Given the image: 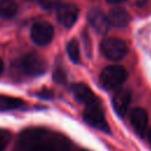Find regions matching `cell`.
I'll use <instances>...</instances> for the list:
<instances>
[{
    "instance_id": "6da1fadb",
    "label": "cell",
    "mask_w": 151,
    "mask_h": 151,
    "mask_svg": "<svg viewBox=\"0 0 151 151\" xmlns=\"http://www.w3.org/2000/svg\"><path fill=\"white\" fill-rule=\"evenodd\" d=\"M14 151H71V143L57 132L28 129L20 133Z\"/></svg>"
},
{
    "instance_id": "7a4b0ae2",
    "label": "cell",
    "mask_w": 151,
    "mask_h": 151,
    "mask_svg": "<svg viewBox=\"0 0 151 151\" xmlns=\"http://www.w3.org/2000/svg\"><path fill=\"white\" fill-rule=\"evenodd\" d=\"M17 68L29 77H38L46 71V61L35 53H27L22 55L15 64Z\"/></svg>"
},
{
    "instance_id": "3957f363",
    "label": "cell",
    "mask_w": 151,
    "mask_h": 151,
    "mask_svg": "<svg viewBox=\"0 0 151 151\" xmlns=\"http://www.w3.org/2000/svg\"><path fill=\"white\" fill-rule=\"evenodd\" d=\"M126 78H127V72L123 66L110 65L101 71L99 76V81L104 88L112 90L120 86L126 80Z\"/></svg>"
},
{
    "instance_id": "277c9868",
    "label": "cell",
    "mask_w": 151,
    "mask_h": 151,
    "mask_svg": "<svg viewBox=\"0 0 151 151\" xmlns=\"http://www.w3.org/2000/svg\"><path fill=\"white\" fill-rule=\"evenodd\" d=\"M101 53L109 60L118 61L123 59L127 53V45L124 40L118 38H106L100 45Z\"/></svg>"
},
{
    "instance_id": "5b68a950",
    "label": "cell",
    "mask_w": 151,
    "mask_h": 151,
    "mask_svg": "<svg viewBox=\"0 0 151 151\" xmlns=\"http://www.w3.org/2000/svg\"><path fill=\"white\" fill-rule=\"evenodd\" d=\"M53 37H54V28L47 21H38L31 28V38L39 46H45L50 44Z\"/></svg>"
},
{
    "instance_id": "8992f818",
    "label": "cell",
    "mask_w": 151,
    "mask_h": 151,
    "mask_svg": "<svg viewBox=\"0 0 151 151\" xmlns=\"http://www.w3.org/2000/svg\"><path fill=\"white\" fill-rule=\"evenodd\" d=\"M72 92L76 97V99L80 103H83L86 107H101L100 100L97 98V96L93 93V91L83 83L73 84Z\"/></svg>"
},
{
    "instance_id": "52a82bcc",
    "label": "cell",
    "mask_w": 151,
    "mask_h": 151,
    "mask_svg": "<svg viewBox=\"0 0 151 151\" xmlns=\"http://www.w3.org/2000/svg\"><path fill=\"white\" fill-rule=\"evenodd\" d=\"M83 118L88 125H91L105 133H110V126L105 119L101 107H86L84 110Z\"/></svg>"
},
{
    "instance_id": "ba28073f",
    "label": "cell",
    "mask_w": 151,
    "mask_h": 151,
    "mask_svg": "<svg viewBox=\"0 0 151 151\" xmlns=\"http://www.w3.org/2000/svg\"><path fill=\"white\" fill-rule=\"evenodd\" d=\"M78 7L73 4H64L58 7L57 19L65 27H72L78 19Z\"/></svg>"
},
{
    "instance_id": "9c48e42d",
    "label": "cell",
    "mask_w": 151,
    "mask_h": 151,
    "mask_svg": "<svg viewBox=\"0 0 151 151\" xmlns=\"http://www.w3.org/2000/svg\"><path fill=\"white\" fill-rule=\"evenodd\" d=\"M88 21L97 33L104 34L109 31L110 22L107 15L99 8H93L88 12Z\"/></svg>"
},
{
    "instance_id": "30bf717a",
    "label": "cell",
    "mask_w": 151,
    "mask_h": 151,
    "mask_svg": "<svg viewBox=\"0 0 151 151\" xmlns=\"http://www.w3.org/2000/svg\"><path fill=\"white\" fill-rule=\"evenodd\" d=\"M131 103V92L127 88H120L118 90L113 98H112V105L116 111V113L119 117H124L127 112V107Z\"/></svg>"
},
{
    "instance_id": "8fae6325",
    "label": "cell",
    "mask_w": 151,
    "mask_h": 151,
    "mask_svg": "<svg viewBox=\"0 0 151 151\" xmlns=\"http://www.w3.org/2000/svg\"><path fill=\"white\" fill-rule=\"evenodd\" d=\"M147 122H149V117H147V113L144 109L134 107L133 110H131V112H130V123H131L133 130L138 134L142 136L145 132L146 126H147Z\"/></svg>"
},
{
    "instance_id": "7c38bea8",
    "label": "cell",
    "mask_w": 151,
    "mask_h": 151,
    "mask_svg": "<svg viewBox=\"0 0 151 151\" xmlns=\"http://www.w3.org/2000/svg\"><path fill=\"white\" fill-rule=\"evenodd\" d=\"M107 19L110 22V26H114V27H125L129 25L130 22V14L120 7H114L112 8L109 14H107Z\"/></svg>"
},
{
    "instance_id": "4fadbf2b",
    "label": "cell",
    "mask_w": 151,
    "mask_h": 151,
    "mask_svg": "<svg viewBox=\"0 0 151 151\" xmlns=\"http://www.w3.org/2000/svg\"><path fill=\"white\" fill-rule=\"evenodd\" d=\"M18 13V5L14 0H0V17L12 19Z\"/></svg>"
},
{
    "instance_id": "5bb4252c",
    "label": "cell",
    "mask_w": 151,
    "mask_h": 151,
    "mask_svg": "<svg viewBox=\"0 0 151 151\" xmlns=\"http://www.w3.org/2000/svg\"><path fill=\"white\" fill-rule=\"evenodd\" d=\"M24 105H25V101L19 98H14L9 96H0V110L1 111L17 110V109L22 107Z\"/></svg>"
},
{
    "instance_id": "9a60e30c",
    "label": "cell",
    "mask_w": 151,
    "mask_h": 151,
    "mask_svg": "<svg viewBox=\"0 0 151 151\" xmlns=\"http://www.w3.org/2000/svg\"><path fill=\"white\" fill-rule=\"evenodd\" d=\"M66 50H67V54H68L70 59L74 64H79L80 63V50H79V45H78L77 40L72 39L71 41H68Z\"/></svg>"
},
{
    "instance_id": "2e32d148",
    "label": "cell",
    "mask_w": 151,
    "mask_h": 151,
    "mask_svg": "<svg viewBox=\"0 0 151 151\" xmlns=\"http://www.w3.org/2000/svg\"><path fill=\"white\" fill-rule=\"evenodd\" d=\"M11 140V133L6 130H0V151H4Z\"/></svg>"
},
{
    "instance_id": "e0dca14e",
    "label": "cell",
    "mask_w": 151,
    "mask_h": 151,
    "mask_svg": "<svg viewBox=\"0 0 151 151\" xmlns=\"http://www.w3.org/2000/svg\"><path fill=\"white\" fill-rule=\"evenodd\" d=\"M61 0H39V5L44 9H52L60 6Z\"/></svg>"
},
{
    "instance_id": "ac0fdd59",
    "label": "cell",
    "mask_w": 151,
    "mask_h": 151,
    "mask_svg": "<svg viewBox=\"0 0 151 151\" xmlns=\"http://www.w3.org/2000/svg\"><path fill=\"white\" fill-rule=\"evenodd\" d=\"M54 78H55L57 81H64L65 80V74L61 72V70H58L54 73Z\"/></svg>"
},
{
    "instance_id": "d6986e66",
    "label": "cell",
    "mask_w": 151,
    "mask_h": 151,
    "mask_svg": "<svg viewBox=\"0 0 151 151\" xmlns=\"http://www.w3.org/2000/svg\"><path fill=\"white\" fill-rule=\"evenodd\" d=\"M40 96L44 97V98H51V97L53 96V93H52L51 91H46V90H44V91L40 92Z\"/></svg>"
},
{
    "instance_id": "ffe728a7",
    "label": "cell",
    "mask_w": 151,
    "mask_h": 151,
    "mask_svg": "<svg viewBox=\"0 0 151 151\" xmlns=\"http://www.w3.org/2000/svg\"><path fill=\"white\" fill-rule=\"evenodd\" d=\"M124 1H126V0H107V2L113 4V5H118V4H122V2H124Z\"/></svg>"
},
{
    "instance_id": "44dd1931",
    "label": "cell",
    "mask_w": 151,
    "mask_h": 151,
    "mask_svg": "<svg viewBox=\"0 0 151 151\" xmlns=\"http://www.w3.org/2000/svg\"><path fill=\"white\" fill-rule=\"evenodd\" d=\"M147 140H149V144L151 146V129L147 131Z\"/></svg>"
},
{
    "instance_id": "7402d4cb",
    "label": "cell",
    "mask_w": 151,
    "mask_h": 151,
    "mask_svg": "<svg viewBox=\"0 0 151 151\" xmlns=\"http://www.w3.org/2000/svg\"><path fill=\"white\" fill-rule=\"evenodd\" d=\"M2 71H4V63H2V60L0 58V74L2 73Z\"/></svg>"
},
{
    "instance_id": "603a6c76",
    "label": "cell",
    "mask_w": 151,
    "mask_h": 151,
    "mask_svg": "<svg viewBox=\"0 0 151 151\" xmlns=\"http://www.w3.org/2000/svg\"><path fill=\"white\" fill-rule=\"evenodd\" d=\"M27 1H31V0H27Z\"/></svg>"
}]
</instances>
